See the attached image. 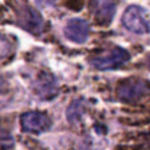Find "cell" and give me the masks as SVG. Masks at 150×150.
Instances as JSON below:
<instances>
[{
    "instance_id": "1",
    "label": "cell",
    "mask_w": 150,
    "mask_h": 150,
    "mask_svg": "<svg viewBox=\"0 0 150 150\" xmlns=\"http://www.w3.org/2000/svg\"><path fill=\"white\" fill-rule=\"evenodd\" d=\"M121 23L129 32L136 34L150 33V17L140 5H129L122 15Z\"/></svg>"
},
{
    "instance_id": "2",
    "label": "cell",
    "mask_w": 150,
    "mask_h": 150,
    "mask_svg": "<svg viewBox=\"0 0 150 150\" xmlns=\"http://www.w3.org/2000/svg\"><path fill=\"white\" fill-rule=\"evenodd\" d=\"M150 91V84L148 80L140 78H129L117 86L116 95L121 101H136L145 96Z\"/></svg>"
},
{
    "instance_id": "3",
    "label": "cell",
    "mask_w": 150,
    "mask_h": 150,
    "mask_svg": "<svg viewBox=\"0 0 150 150\" xmlns=\"http://www.w3.org/2000/svg\"><path fill=\"white\" fill-rule=\"evenodd\" d=\"M130 55L122 47H113L105 53L96 55L91 59V65L98 70H112L119 69L129 61Z\"/></svg>"
},
{
    "instance_id": "4",
    "label": "cell",
    "mask_w": 150,
    "mask_h": 150,
    "mask_svg": "<svg viewBox=\"0 0 150 150\" xmlns=\"http://www.w3.org/2000/svg\"><path fill=\"white\" fill-rule=\"evenodd\" d=\"M52 127L49 116L42 112H26L21 116V128L28 133H44Z\"/></svg>"
},
{
    "instance_id": "5",
    "label": "cell",
    "mask_w": 150,
    "mask_h": 150,
    "mask_svg": "<svg viewBox=\"0 0 150 150\" xmlns=\"http://www.w3.org/2000/svg\"><path fill=\"white\" fill-rule=\"evenodd\" d=\"M90 7L93 17L99 24L107 25L113 20L115 13H116L115 0H92Z\"/></svg>"
},
{
    "instance_id": "6",
    "label": "cell",
    "mask_w": 150,
    "mask_h": 150,
    "mask_svg": "<svg viewBox=\"0 0 150 150\" xmlns=\"http://www.w3.org/2000/svg\"><path fill=\"white\" fill-rule=\"evenodd\" d=\"M18 25L33 34H40L44 30V18L36 9L25 7L18 15Z\"/></svg>"
},
{
    "instance_id": "7",
    "label": "cell",
    "mask_w": 150,
    "mask_h": 150,
    "mask_svg": "<svg viewBox=\"0 0 150 150\" xmlns=\"http://www.w3.org/2000/svg\"><path fill=\"white\" fill-rule=\"evenodd\" d=\"M33 88L41 99H53L57 95V91H58L55 78L52 74L45 73V71L37 76L36 82L33 84Z\"/></svg>"
},
{
    "instance_id": "8",
    "label": "cell",
    "mask_w": 150,
    "mask_h": 150,
    "mask_svg": "<svg viewBox=\"0 0 150 150\" xmlns=\"http://www.w3.org/2000/svg\"><path fill=\"white\" fill-rule=\"evenodd\" d=\"M90 26L87 21L82 18H71L65 26V36L75 44H83L87 41Z\"/></svg>"
},
{
    "instance_id": "9",
    "label": "cell",
    "mask_w": 150,
    "mask_h": 150,
    "mask_svg": "<svg viewBox=\"0 0 150 150\" xmlns=\"http://www.w3.org/2000/svg\"><path fill=\"white\" fill-rule=\"evenodd\" d=\"M13 137L11 134V132L4 127L3 124H0V150H8L13 146Z\"/></svg>"
},
{
    "instance_id": "10",
    "label": "cell",
    "mask_w": 150,
    "mask_h": 150,
    "mask_svg": "<svg viewBox=\"0 0 150 150\" xmlns=\"http://www.w3.org/2000/svg\"><path fill=\"white\" fill-rule=\"evenodd\" d=\"M38 5H53L57 0H34Z\"/></svg>"
},
{
    "instance_id": "11",
    "label": "cell",
    "mask_w": 150,
    "mask_h": 150,
    "mask_svg": "<svg viewBox=\"0 0 150 150\" xmlns=\"http://www.w3.org/2000/svg\"><path fill=\"white\" fill-rule=\"evenodd\" d=\"M4 84H5V83H4V79H3V78L0 76V92H1L3 88H4Z\"/></svg>"
},
{
    "instance_id": "12",
    "label": "cell",
    "mask_w": 150,
    "mask_h": 150,
    "mask_svg": "<svg viewBox=\"0 0 150 150\" xmlns=\"http://www.w3.org/2000/svg\"><path fill=\"white\" fill-rule=\"evenodd\" d=\"M148 65H149V69H150V59H149V62H148Z\"/></svg>"
}]
</instances>
